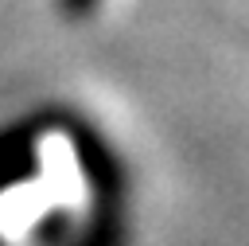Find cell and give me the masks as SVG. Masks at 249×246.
<instances>
[{"label": "cell", "instance_id": "1", "mask_svg": "<svg viewBox=\"0 0 249 246\" xmlns=\"http://www.w3.org/2000/svg\"><path fill=\"white\" fill-rule=\"evenodd\" d=\"M78 156H82L86 180L93 187L89 246H121V207H124V176H121V164H117V156L89 129H78Z\"/></svg>", "mask_w": 249, "mask_h": 246}, {"label": "cell", "instance_id": "2", "mask_svg": "<svg viewBox=\"0 0 249 246\" xmlns=\"http://www.w3.org/2000/svg\"><path fill=\"white\" fill-rule=\"evenodd\" d=\"M97 4H101V0H58V12H62L66 20H86Z\"/></svg>", "mask_w": 249, "mask_h": 246}]
</instances>
